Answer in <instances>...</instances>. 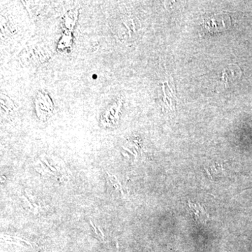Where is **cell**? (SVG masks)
<instances>
[{"label": "cell", "instance_id": "6da1fadb", "mask_svg": "<svg viewBox=\"0 0 252 252\" xmlns=\"http://www.w3.org/2000/svg\"><path fill=\"white\" fill-rule=\"evenodd\" d=\"M230 22L229 16L228 15L215 14L204 21L203 28L210 32H220L228 28Z\"/></svg>", "mask_w": 252, "mask_h": 252}, {"label": "cell", "instance_id": "7a4b0ae2", "mask_svg": "<svg viewBox=\"0 0 252 252\" xmlns=\"http://www.w3.org/2000/svg\"><path fill=\"white\" fill-rule=\"evenodd\" d=\"M188 203L195 221H206V220L210 216H209L208 214L205 211L203 206L199 203H191L190 200H189Z\"/></svg>", "mask_w": 252, "mask_h": 252}, {"label": "cell", "instance_id": "3957f363", "mask_svg": "<svg viewBox=\"0 0 252 252\" xmlns=\"http://www.w3.org/2000/svg\"><path fill=\"white\" fill-rule=\"evenodd\" d=\"M241 74L240 68L236 65L230 66L228 69H225L222 74L221 81L225 85L229 84L230 81L235 80L238 78Z\"/></svg>", "mask_w": 252, "mask_h": 252}, {"label": "cell", "instance_id": "277c9868", "mask_svg": "<svg viewBox=\"0 0 252 252\" xmlns=\"http://www.w3.org/2000/svg\"><path fill=\"white\" fill-rule=\"evenodd\" d=\"M44 162H46V165H48V166H49L50 167V168H51V170H53V171H56V169L54 168V167H51L50 166V165H49V163H48L47 161H46V160H44Z\"/></svg>", "mask_w": 252, "mask_h": 252}, {"label": "cell", "instance_id": "5b68a950", "mask_svg": "<svg viewBox=\"0 0 252 252\" xmlns=\"http://www.w3.org/2000/svg\"><path fill=\"white\" fill-rule=\"evenodd\" d=\"M90 222H91V225H92V226H93V228H94V232H95L96 234H97V230H96L95 227L94 226V223H93V222L91 221V220Z\"/></svg>", "mask_w": 252, "mask_h": 252}]
</instances>
